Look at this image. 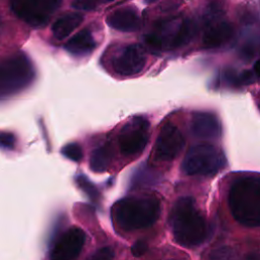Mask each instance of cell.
Instances as JSON below:
<instances>
[{"mask_svg":"<svg viewBox=\"0 0 260 260\" xmlns=\"http://www.w3.org/2000/svg\"><path fill=\"white\" fill-rule=\"evenodd\" d=\"M170 223L173 236L181 246L192 248L200 245L206 238V220L190 196L176 201L170 214Z\"/></svg>","mask_w":260,"mask_h":260,"instance_id":"1","label":"cell"},{"mask_svg":"<svg viewBox=\"0 0 260 260\" xmlns=\"http://www.w3.org/2000/svg\"><path fill=\"white\" fill-rule=\"evenodd\" d=\"M159 214L160 202L153 196L123 198L112 207V217L115 224L126 232L152 225Z\"/></svg>","mask_w":260,"mask_h":260,"instance_id":"2","label":"cell"},{"mask_svg":"<svg viewBox=\"0 0 260 260\" xmlns=\"http://www.w3.org/2000/svg\"><path fill=\"white\" fill-rule=\"evenodd\" d=\"M229 206L234 218L248 228L260 224V179L246 176L237 179L229 190Z\"/></svg>","mask_w":260,"mask_h":260,"instance_id":"3","label":"cell"},{"mask_svg":"<svg viewBox=\"0 0 260 260\" xmlns=\"http://www.w3.org/2000/svg\"><path fill=\"white\" fill-rule=\"evenodd\" d=\"M195 31L193 20L175 16L155 22L152 30L145 36V43L154 50H174L187 45Z\"/></svg>","mask_w":260,"mask_h":260,"instance_id":"4","label":"cell"},{"mask_svg":"<svg viewBox=\"0 0 260 260\" xmlns=\"http://www.w3.org/2000/svg\"><path fill=\"white\" fill-rule=\"evenodd\" d=\"M34 78V66L23 53L0 60V100L20 92Z\"/></svg>","mask_w":260,"mask_h":260,"instance_id":"5","label":"cell"},{"mask_svg":"<svg viewBox=\"0 0 260 260\" xmlns=\"http://www.w3.org/2000/svg\"><path fill=\"white\" fill-rule=\"evenodd\" d=\"M226 165L223 153L211 144H197L189 148L183 162L182 171L188 176H212Z\"/></svg>","mask_w":260,"mask_h":260,"instance_id":"6","label":"cell"},{"mask_svg":"<svg viewBox=\"0 0 260 260\" xmlns=\"http://www.w3.org/2000/svg\"><path fill=\"white\" fill-rule=\"evenodd\" d=\"M60 0H17L10 4L11 11L32 27L45 26L60 7Z\"/></svg>","mask_w":260,"mask_h":260,"instance_id":"7","label":"cell"},{"mask_svg":"<svg viewBox=\"0 0 260 260\" xmlns=\"http://www.w3.org/2000/svg\"><path fill=\"white\" fill-rule=\"evenodd\" d=\"M149 139V122L142 116L133 117L120 130L118 142L121 152L126 156L141 153Z\"/></svg>","mask_w":260,"mask_h":260,"instance_id":"8","label":"cell"},{"mask_svg":"<svg viewBox=\"0 0 260 260\" xmlns=\"http://www.w3.org/2000/svg\"><path fill=\"white\" fill-rule=\"evenodd\" d=\"M145 63V52L138 44H130L123 47L112 58L113 70L124 77L140 73L144 68Z\"/></svg>","mask_w":260,"mask_h":260,"instance_id":"9","label":"cell"},{"mask_svg":"<svg viewBox=\"0 0 260 260\" xmlns=\"http://www.w3.org/2000/svg\"><path fill=\"white\" fill-rule=\"evenodd\" d=\"M185 145V139L180 129L173 124H166L156 138L153 156L156 160L172 161L181 152Z\"/></svg>","mask_w":260,"mask_h":260,"instance_id":"10","label":"cell"},{"mask_svg":"<svg viewBox=\"0 0 260 260\" xmlns=\"http://www.w3.org/2000/svg\"><path fill=\"white\" fill-rule=\"evenodd\" d=\"M85 242L84 232L72 226L57 241L51 252V260H74L80 254Z\"/></svg>","mask_w":260,"mask_h":260,"instance_id":"11","label":"cell"},{"mask_svg":"<svg viewBox=\"0 0 260 260\" xmlns=\"http://www.w3.org/2000/svg\"><path fill=\"white\" fill-rule=\"evenodd\" d=\"M190 127L192 134L200 139H216L221 133L218 118L209 112L194 113Z\"/></svg>","mask_w":260,"mask_h":260,"instance_id":"12","label":"cell"},{"mask_svg":"<svg viewBox=\"0 0 260 260\" xmlns=\"http://www.w3.org/2000/svg\"><path fill=\"white\" fill-rule=\"evenodd\" d=\"M106 21L110 27L124 32L137 31L142 26V20L138 11L134 7L129 6L113 11L108 15Z\"/></svg>","mask_w":260,"mask_h":260,"instance_id":"13","label":"cell"},{"mask_svg":"<svg viewBox=\"0 0 260 260\" xmlns=\"http://www.w3.org/2000/svg\"><path fill=\"white\" fill-rule=\"evenodd\" d=\"M234 37V27L228 21H218L209 24L202 36L204 49H215L228 44Z\"/></svg>","mask_w":260,"mask_h":260,"instance_id":"14","label":"cell"},{"mask_svg":"<svg viewBox=\"0 0 260 260\" xmlns=\"http://www.w3.org/2000/svg\"><path fill=\"white\" fill-rule=\"evenodd\" d=\"M96 46L91 31L83 28L72 38H70L64 45L65 50L75 56H83L91 53Z\"/></svg>","mask_w":260,"mask_h":260,"instance_id":"15","label":"cell"},{"mask_svg":"<svg viewBox=\"0 0 260 260\" xmlns=\"http://www.w3.org/2000/svg\"><path fill=\"white\" fill-rule=\"evenodd\" d=\"M83 21V15L78 12H67L58 17L52 25V32L55 39L67 38Z\"/></svg>","mask_w":260,"mask_h":260,"instance_id":"16","label":"cell"},{"mask_svg":"<svg viewBox=\"0 0 260 260\" xmlns=\"http://www.w3.org/2000/svg\"><path fill=\"white\" fill-rule=\"evenodd\" d=\"M112 151L110 146L102 145L94 148L90 154L89 167L95 173L105 172L111 162Z\"/></svg>","mask_w":260,"mask_h":260,"instance_id":"17","label":"cell"},{"mask_svg":"<svg viewBox=\"0 0 260 260\" xmlns=\"http://www.w3.org/2000/svg\"><path fill=\"white\" fill-rule=\"evenodd\" d=\"M61 153L63 154V156L75 162L80 161L83 157V151L81 146L75 142L68 143L65 146H63V148L61 149Z\"/></svg>","mask_w":260,"mask_h":260,"instance_id":"18","label":"cell"},{"mask_svg":"<svg viewBox=\"0 0 260 260\" xmlns=\"http://www.w3.org/2000/svg\"><path fill=\"white\" fill-rule=\"evenodd\" d=\"M257 80V74L253 70H244L236 75V86L249 85Z\"/></svg>","mask_w":260,"mask_h":260,"instance_id":"19","label":"cell"},{"mask_svg":"<svg viewBox=\"0 0 260 260\" xmlns=\"http://www.w3.org/2000/svg\"><path fill=\"white\" fill-rule=\"evenodd\" d=\"M15 136L10 132H0V148L12 150L15 146Z\"/></svg>","mask_w":260,"mask_h":260,"instance_id":"20","label":"cell"},{"mask_svg":"<svg viewBox=\"0 0 260 260\" xmlns=\"http://www.w3.org/2000/svg\"><path fill=\"white\" fill-rule=\"evenodd\" d=\"M114 252L110 247H103L94 252L87 260H113Z\"/></svg>","mask_w":260,"mask_h":260,"instance_id":"21","label":"cell"},{"mask_svg":"<svg viewBox=\"0 0 260 260\" xmlns=\"http://www.w3.org/2000/svg\"><path fill=\"white\" fill-rule=\"evenodd\" d=\"M76 181H77L79 187H80L83 191H85V192L88 194V196H90V197L96 196L98 191L95 190L94 186H93L90 182H88V181L86 180V178H85L84 176H79V177H77V180H76Z\"/></svg>","mask_w":260,"mask_h":260,"instance_id":"22","label":"cell"},{"mask_svg":"<svg viewBox=\"0 0 260 260\" xmlns=\"http://www.w3.org/2000/svg\"><path fill=\"white\" fill-rule=\"evenodd\" d=\"M100 3L103 2H95V1H74L72 2V7L75 9H82V10H91L94 9Z\"/></svg>","mask_w":260,"mask_h":260,"instance_id":"23","label":"cell"},{"mask_svg":"<svg viewBox=\"0 0 260 260\" xmlns=\"http://www.w3.org/2000/svg\"><path fill=\"white\" fill-rule=\"evenodd\" d=\"M146 250H147V245L144 241H137L131 247V252L135 257L142 256L146 252Z\"/></svg>","mask_w":260,"mask_h":260,"instance_id":"24","label":"cell"}]
</instances>
